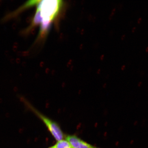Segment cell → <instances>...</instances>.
<instances>
[{"instance_id":"obj_2","label":"cell","mask_w":148,"mask_h":148,"mask_svg":"<svg viewBox=\"0 0 148 148\" xmlns=\"http://www.w3.org/2000/svg\"><path fill=\"white\" fill-rule=\"evenodd\" d=\"M29 108L36 115L42 120L53 137L58 141L64 140L65 135L60 125L56 122L43 115L36 108L29 104H27Z\"/></svg>"},{"instance_id":"obj_4","label":"cell","mask_w":148,"mask_h":148,"mask_svg":"<svg viewBox=\"0 0 148 148\" xmlns=\"http://www.w3.org/2000/svg\"><path fill=\"white\" fill-rule=\"evenodd\" d=\"M55 146V148H73L69 142L66 140L57 142Z\"/></svg>"},{"instance_id":"obj_1","label":"cell","mask_w":148,"mask_h":148,"mask_svg":"<svg viewBox=\"0 0 148 148\" xmlns=\"http://www.w3.org/2000/svg\"><path fill=\"white\" fill-rule=\"evenodd\" d=\"M62 3L61 1H36L37 8L33 25H40V34H44L57 16Z\"/></svg>"},{"instance_id":"obj_5","label":"cell","mask_w":148,"mask_h":148,"mask_svg":"<svg viewBox=\"0 0 148 148\" xmlns=\"http://www.w3.org/2000/svg\"><path fill=\"white\" fill-rule=\"evenodd\" d=\"M49 148H55V145H53V146H52V147H50Z\"/></svg>"},{"instance_id":"obj_3","label":"cell","mask_w":148,"mask_h":148,"mask_svg":"<svg viewBox=\"0 0 148 148\" xmlns=\"http://www.w3.org/2000/svg\"><path fill=\"white\" fill-rule=\"evenodd\" d=\"M65 138L73 148H101L84 141L75 135H66Z\"/></svg>"}]
</instances>
